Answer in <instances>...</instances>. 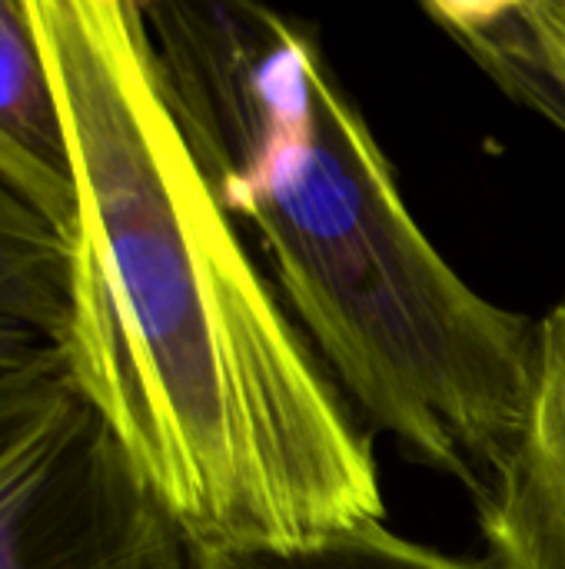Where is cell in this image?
<instances>
[{
    "label": "cell",
    "mask_w": 565,
    "mask_h": 569,
    "mask_svg": "<svg viewBox=\"0 0 565 569\" xmlns=\"http://www.w3.org/2000/svg\"><path fill=\"white\" fill-rule=\"evenodd\" d=\"M77 170L80 393L190 550L383 520L370 437L250 257L160 80L137 0H30Z\"/></svg>",
    "instance_id": "obj_1"
},
{
    "label": "cell",
    "mask_w": 565,
    "mask_h": 569,
    "mask_svg": "<svg viewBox=\"0 0 565 569\" xmlns=\"http://www.w3.org/2000/svg\"><path fill=\"white\" fill-rule=\"evenodd\" d=\"M143 20L200 170L323 370L480 503L526 430L539 323L423 233L310 27L250 0H150Z\"/></svg>",
    "instance_id": "obj_2"
},
{
    "label": "cell",
    "mask_w": 565,
    "mask_h": 569,
    "mask_svg": "<svg viewBox=\"0 0 565 569\" xmlns=\"http://www.w3.org/2000/svg\"><path fill=\"white\" fill-rule=\"evenodd\" d=\"M190 543L43 343L0 373V569H186Z\"/></svg>",
    "instance_id": "obj_3"
},
{
    "label": "cell",
    "mask_w": 565,
    "mask_h": 569,
    "mask_svg": "<svg viewBox=\"0 0 565 569\" xmlns=\"http://www.w3.org/2000/svg\"><path fill=\"white\" fill-rule=\"evenodd\" d=\"M476 507L500 567L565 569V303L539 320L526 430Z\"/></svg>",
    "instance_id": "obj_4"
},
{
    "label": "cell",
    "mask_w": 565,
    "mask_h": 569,
    "mask_svg": "<svg viewBox=\"0 0 565 569\" xmlns=\"http://www.w3.org/2000/svg\"><path fill=\"white\" fill-rule=\"evenodd\" d=\"M0 180L73 240V150L30 0H0Z\"/></svg>",
    "instance_id": "obj_5"
},
{
    "label": "cell",
    "mask_w": 565,
    "mask_h": 569,
    "mask_svg": "<svg viewBox=\"0 0 565 569\" xmlns=\"http://www.w3.org/2000/svg\"><path fill=\"white\" fill-rule=\"evenodd\" d=\"M426 13L513 97L565 130V0H450Z\"/></svg>",
    "instance_id": "obj_6"
},
{
    "label": "cell",
    "mask_w": 565,
    "mask_h": 569,
    "mask_svg": "<svg viewBox=\"0 0 565 569\" xmlns=\"http://www.w3.org/2000/svg\"><path fill=\"white\" fill-rule=\"evenodd\" d=\"M73 320V243L0 180V327L63 347Z\"/></svg>",
    "instance_id": "obj_7"
},
{
    "label": "cell",
    "mask_w": 565,
    "mask_h": 569,
    "mask_svg": "<svg viewBox=\"0 0 565 569\" xmlns=\"http://www.w3.org/2000/svg\"><path fill=\"white\" fill-rule=\"evenodd\" d=\"M193 569H503L406 540L370 520L303 543H226L190 550Z\"/></svg>",
    "instance_id": "obj_8"
},
{
    "label": "cell",
    "mask_w": 565,
    "mask_h": 569,
    "mask_svg": "<svg viewBox=\"0 0 565 569\" xmlns=\"http://www.w3.org/2000/svg\"><path fill=\"white\" fill-rule=\"evenodd\" d=\"M37 347H43L37 337H30V333H23V330H7V327H0V373L10 370V367H17V363H23Z\"/></svg>",
    "instance_id": "obj_9"
}]
</instances>
